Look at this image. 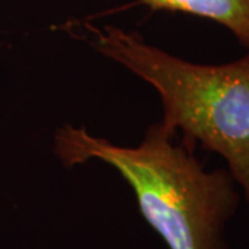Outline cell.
<instances>
[{
    "label": "cell",
    "mask_w": 249,
    "mask_h": 249,
    "mask_svg": "<svg viewBox=\"0 0 249 249\" xmlns=\"http://www.w3.org/2000/svg\"><path fill=\"white\" fill-rule=\"evenodd\" d=\"M175 137L158 122L139 145L129 147L65 124L54 133L53 151L67 168L96 160L118 170L168 249H229L226 232L240 208L238 186L229 170H208Z\"/></svg>",
    "instance_id": "1"
},
{
    "label": "cell",
    "mask_w": 249,
    "mask_h": 249,
    "mask_svg": "<svg viewBox=\"0 0 249 249\" xmlns=\"http://www.w3.org/2000/svg\"><path fill=\"white\" fill-rule=\"evenodd\" d=\"M90 47L158 93L160 124L183 142L220 155L242 191L249 217V50L224 64L187 61L150 45L140 34L79 21Z\"/></svg>",
    "instance_id": "2"
},
{
    "label": "cell",
    "mask_w": 249,
    "mask_h": 249,
    "mask_svg": "<svg viewBox=\"0 0 249 249\" xmlns=\"http://www.w3.org/2000/svg\"><path fill=\"white\" fill-rule=\"evenodd\" d=\"M154 10H169L206 18L227 28L249 50V0H140Z\"/></svg>",
    "instance_id": "3"
}]
</instances>
